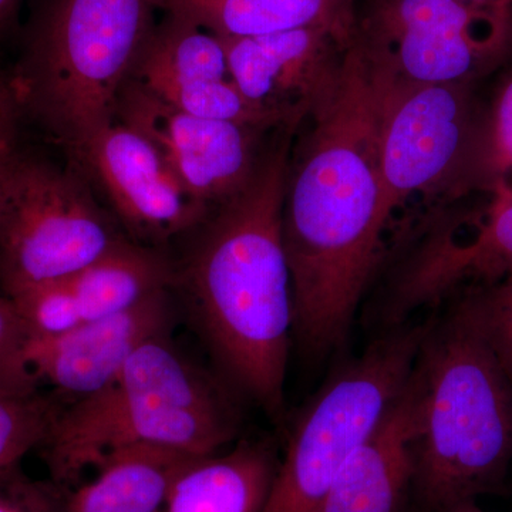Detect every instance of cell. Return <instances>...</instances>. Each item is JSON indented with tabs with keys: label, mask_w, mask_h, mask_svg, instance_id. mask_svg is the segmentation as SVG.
I'll use <instances>...</instances> for the list:
<instances>
[{
	"label": "cell",
	"mask_w": 512,
	"mask_h": 512,
	"mask_svg": "<svg viewBox=\"0 0 512 512\" xmlns=\"http://www.w3.org/2000/svg\"><path fill=\"white\" fill-rule=\"evenodd\" d=\"M384 76L353 39L338 86L296 131L282 241L293 335L311 356L345 343L384 254L379 126Z\"/></svg>",
	"instance_id": "cell-1"
},
{
	"label": "cell",
	"mask_w": 512,
	"mask_h": 512,
	"mask_svg": "<svg viewBox=\"0 0 512 512\" xmlns=\"http://www.w3.org/2000/svg\"><path fill=\"white\" fill-rule=\"evenodd\" d=\"M295 134L279 128L244 190L202 222L181 284L221 369L271 416L284 409L293 335L282 210Z\"/></svg>",
	"instance_id": "cell-2"
},
{
	"label": "cell",
	"mask_w": 512,
	"mask_h": 512,
	"mask_svg": "<svg viewBox=\"0 0 512 512\" xmlns=\"http://www.w3.org/2000/svg\"><path fill=\"white\" fill-rule=\"evenodd\" d=\"M416 420L414 493L443 512L503 488L512 463V380L470 289L429 323L409 379Z\"/></svg>",
	"instance_id": "cell-3"
},
{
	"label": "cell",
	"mask_w": 512,
	"mask_h": 512,
	"mask_svg": "<svg viewBox=\"0 0 512 512\" xmlns=\"http://www.w3.org/2000/svg\"><path fill=\"white\" fill-rule=\"evenodd\" d=\"M237 421L220 387L161 336L141 346L99 392L60 407L39 448L52 481L69 490L124 447L217 454L235 439Z\"/></svg>",
	"instance_id": "cell-4"
},
{
	"label": "cell",
	"mask_w": 512,
	"mask_h": 512,
	"mask_svg": "<svg viewBox=\"0 0 512 512\" xmlns=\"http://www.w3.org/2000/svg\"><path fill=\"white\" fill-rule=\"evenodd\" d=\"M154 0H42L12 73L23 113L74 156L116 123L157 25Z\"/></svg>",
	"instance_id": "cell-5"
},
{
	"label": "cell",
	"mask_w": 512,
	"mask_h": 512,
	"mask_svg": "<svg viewBox=\"0 0 512 512\" xmlns=\"http://www.w3.org/2000/svg\"><path fill=\"white\" fill-rule=\"evenodd\" d=\"M383 76L379 178L387 235L414 211L429 212L430 222L441 204L483 183L485 128L471 84H407Z\"/></svg>",
	"instance_id": "cell-6"
},
{
	"label": "cell",
	"mask_w": 512,
	"mask_h": 512,
	"mask_svg": "<svg viewBox=\"0 0 512 512\" xmlns=\"http://www.w3.org/2000/svg\"><path fill=\"white\" fill-rule=\"evenodd\" d=\"M427 328L387 333L320 389L293 427L261 512H318L346 458L402 394Z\"/></svg>",
	"instance_id": "cell-7"
},
{
	"label": "cell",
	"mask_w": 512,
	"mask_h": 512,
	"mask_svg": "<svg viewBox=\"0 0 512 512\" xmlns=\"http://www.w3.org/2000/svg\"><path fill=\"white\" fill-rule=\"evenodd\" d=\"M82 178L49 161L0 151V284L5 295L63 279L117 239Z\"/></svg>",
	"instance_id": "cell-8"
},
{
	"label": "cell",
	"mask_w": 512,
	"mask_h": 512,
	"mask_svg": "<svg viewBox=\"0 0 512 512\" xmlns=\"http://www.w3.org/2000/svg\"><path fill=\"white\" fill-rule=\"evenodd\" d=\"M356 42L394 82L471 84L500 62L512 13L466 0H376Z\"/></svg>",
	"instance_id": "cell-9"
},
{
	"label": "cell",
	"mask_w": 512,
	"mask_h": 512,
	"mask_svg": "<svg viewBox=\"0 0 512 512\" xmlns=\"http://www.w3.org/2000/svg\"><path fill=\"white\" fill-rule=\"evenodd\" d=\"M153 144L187 190L214 210L247 187L275 131L202 119L128 82L117 120Z\"/></svg>",
	"instance_id": "cell-10"
},
{
	"label": "cell",
	"mask_w": 512,
	"mask_h": 512,
	"mask_svg": "<svg viewBox=\"0 0 512 512\" xmlns=\"http://www.w3.org/2000/svg\"><path fill=\"white\" fill-rule=\"evenodd\" d=\"M229 77L245 100L276 128L298 131L338 86L355 36L299 28L222 39Z\"/></svg>",
	"instance_id": "cell-11"
},
{
	"label": "cell",
	"mask_w": 512,
	"mask_h": 512,
	"mask_svg": "<svg viewBox=\"0 0 512 512\" xmlns=\"http://www.w3.org/2000/svg\"><path fill=\"white\" fill-rule=\"evenodd\" d=\"M72 157L97 181L116 217L140 244H163L200 228L211 214L212 208L187 190L153 144L120 121Z\"/></svg>",
	"instance_id": "cell-12"
},
{
	"label": "cell",
	"mask_w": 512,
	"mask_h": 512,
	"mask_svg": "<svg viewBox=\"0 0 512 512\" xmlns=\"http://www.w3.org/2000/svg\"><path fill=\"white\" fill-rule=\"evenodd\" d=\"M170 322L167 291H161L128 311L86 320L62 335H29L23 357L37 386L79 400L106 387L141 346L167 336Z\"/></svg>",
	"instance_id": "cell-13"
},
{
	"label": "cell",
	"mask_w": 512,
	"mask_h": 512,
	"mask_svg": "<svg viewBox=\"0 0 512 512\" xmlns=\"http://www.w3.org/2000/svg\"><path fill=\"white\" fill-rule=\"evenodd\" d=\"M414 439L407 382L389 412L346 458L318 512H404L414 491Z\"/></svg>",
	"instance_id": "cell-14"
},
{
	"label": "cell",
	"mask_w": 512,
	"mask_h": 512,
	"mask_svg": "<svg viewBox=\"0 0 512 512\" xmlns=\"http://www.w3.org/2000/svg\"><path fill=\"white\" fill-rule=\"evenodd\" d=\"M200 458L170 447L120 448L97 464L92 480L67 491V512H158Z\"/></svg>",
	"instance_id": "cell-15"
},
{
	"label": "cell",
	"mask_w": 512,
	"mask_h": 512,
	"mask_svg": "<svg viewBox=\"0 0 512 512\" xmlns=\"http://www.w3.org/2000/svg\"><path fill=\"white\" fill-rule=\"evenodd\" d=\"M165 15L222 39L326 28L355 36V0H154Z\"/></svg>",
	"instance_id": "cell-16"
},
{
	"label": "cell",
	"mask_w": 512,
	"mask_h": 512,
	"mask_svg": "<svg viewBox=\"0 0 512 512\" xmlns=\"http://www.w3.org/2000/svg\"><path fill=\"white\" fill-rule=\"evenodd\" d=\"M279 461L264 443L245 441L181 474L158 512H261Z\"/></svg>",
	"instance_id": "cell-17"
},
{
	"label": "cell",
	"mask_w": 512,
	"mask_h": 512,
	"mask_svg": "<svg viewBox=\"0 0 512 512\" xmlns=\"http://www.w3.org/2000/svg\"><path fill=\"white\" fill-rule=\"evenodd\" d=\"M173 278V269L157 249L121 237L66 281L86 322L134 308L165 291Z\"/></svg>",
	"instance_id": "cell-18"
},
{
	"label": "cell",
	"mask_w": 512,
	"mask_h": 512,
	"mask_svg": "<svg viewBox=\"0 0 512 512\" xmlns=\"http://www.w3.org/2000/svg\"><path fill=\"white\" fill-rule=\"evenodd\" d=\"M229 77L227 52L220 37L167 16L154 30L130 82L146 90L220 82Z\"/></svg>",
	"instance_id": "cell-19"
},
{
	"label": "cell",
	"mask_w": 512,
	"mask_h": 512,
	"mask_svg": "<svg viewBox=\"0 0 512 512\" xmlns=\"http://www.w3.org/2000/svg\"><path fill=\"white\" fill-rule=\"evenodd\" d=\"M60 406L40 393L0 389V474L20 467L45 441Z\"/></svg>",
	"instance_id": "cell-20"
},
{
	"label": "cell",
	"mask_w": 512,
	"mask_h": 512,
	"mask_svg": "<svg viewBox=\"0 0 512 512\" xmlns=\"http://www.w3.org/2000/svg\"><path fill=\"white\" fill-rule=\"evenodd\" d=\"M30 336H56L83 322L76 296L66 278L40 282L9 293Z\"/></svg>",
	"instance_id": "cell-21"
},
{
	"label": "cell",
	"mask_w": 512,
	"mask_h": 512,
	"mask_svg": "<svg viewBox=\"0 0 512 512\" xmlns=\"http://www.w3.org/2000/svg\"><path fill=\"white\" fill-rule=\"evenodd\" d=\"M29 332L9 296L0 295V389L16 393H39L26 367Z\"/></svg>",
	"instance_id": "cell-22"
},
{
	"label": "cell",
	"mask_w": 512,
	"mask_h": 512,
	"mask_svg": "<svg viewBox=\"0 0 512 512\" xmlns=\"http://www.w3.org/2000/svg\"><path fill=\"white\" fill-rule=\"evenodd\" d=\"M67 491L52 480H33L18 467L0 474V512H67Z\"/></svg>",
	"instance_id": "cell-23"
},
{
	"label": "cell",
	"mask_w": 512,
	"mask_h": 512,
	"mask_svg": "<svg viewBox=\"0 0 512 512\" xmlns=\"http://www.w3.org/2000/svg\"><path fill=\"white\" fill-rule=\"evenodd\" d=\"M473 291L491 343L512 380V274Z\"/></svg>",
	"instance_id": "cell-24"
},
{
	"label": "cell",
	"mask_w": 512,
	"mask_h": 512,
	"mask_svg": "<svg viewBox=\"0 0 512 512\" xmlns=\"http://www.w3.org/2000/svg\"><path fill=\"white\" fill-rule=\"evenodd\" d=\"M512 171V79L504 87L485 127L483 181L494 185Z\"/></svg>",
	"instance_id": "cell-25"
},
{
	"label": "cell",
	"mask_w": 512,
	"mask_h": 512,
	"mask_svg": "<svg viewBox=\"0 0 512 512\" xmlns=\"http://www.w3.org/2000/svg\"><path fill=\"white\" fill-rule=\"evenodd\" d=\"M23 113L12 74L0 72V151L15 146L20 114Z\"/></svg>",
	"instance_id": "cell-26"
},
{
	"label": "cell",
	"mask_w": 512,
	"mask_h": 512,
	"mask_svg": "<svg viewBox=\"0 0 512 512\" xmlns=\"http://www.w3.org/2000/svg\"><path fill=\"white\" fill-rule=\"evenodd\" d=\"M18 0H0V30L5 28L6 23L12 16Z\"/></svg>",
	"instance_id": "cell-27"
},
{
	"label": "cell",
	"mask_w": 512,
	"mask_h": 512,
	"mask_svg": "<svg viewBox=\"0 0 512 512\" xmlns=\"http://www.w3.org/2000/svg\"><path fill=\"white\" fill-rule=\"evenodd\" d=\"M468 3H474L478 6H487V8L508 9L512 8V0H466Z\"/></svg>",
	"instance_id": "cell-28"
},
{
	"label": "cell",
	"mask_w": 512,
	"mask_h": 512,
	"mask_svg": "<svg viewBox=\"0 0 512 512\" xmlns=\"http://www.w3.org/2000/svg\"><path fill=\"white\" fill-rule=\"evenodd\" d=\"M443 512H484L478 507L476 501H463V503H458L453 505V507L447 508L446 511Z\"/></svg>",
	"instance_id": "cell-29"
},
{
	"label": "cell",
	"mask_w": 512,
	"mask_h": 512,
	"mask_svg": "<svg viewBox=\"0 0 512 512\" xmlns=\"http://www.w3.org/2000/svg\"><path fill=\"white\" fill-rule=\"evenodd\" d=\"M508 187H510V185H508ZM510 188H511V187H510ZM511 190H512V188H511Z\"/></svg>",
	"instance_id": "cell-30"
},
{
	"label": "cell",
	"mask_w": 512,
	"mask_h": 512,
	"mask_svg": "<svg viewBox=\"0 0 512 512\" xmlns=\"http://www.w3.org/2000/svg\"><path fill=\"white\" fill-rule=\"evenodd\" d=\"M3 151V150H2Z\"/></svg>",
	"instance_id": "cell-31"
}]
</instances>
